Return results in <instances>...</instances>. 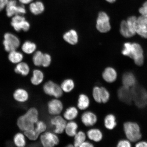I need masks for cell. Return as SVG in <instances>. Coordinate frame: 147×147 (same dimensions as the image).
<instances>
[{"mask_svg":"<svg viewBox=\"0 0 147 147\" xmlns=\"http://www.w3.org/2000/svg\"><path fill=\"white\" fill-rule=\"evenodd\" d=\"M122 53L124 56L133 59L137 65L142 66L144 62V56L142 47L137 43L127 42L124 44Z\"/></svg>","mask_w":147,"mask_h":147,"instance_id":"obj_1","label":"cell"},{"mask_svg":"<svg viewBox=\"0 0 147 147\" xmlns=\"http://www.w3.org/2000/svg\"><path fill=\"white\" fill-rule=\"evenodd\" d=\"M133 100L138 107L143 108L147 106V91L140 86L136 84L131 89Z\"/></svg>","mask_w":147,"mask_h":147,"instance_id":"obj_2","label":"cell"},{"mask_svg":"<svg viewBox=\"0 0 147 147\" xmlns=\"http://www.w3.org/2000/svg\"><path fill=\"white\" fill-rule=\"evenodd\" d=\"M125 134L129 140L135 142L141 138L140 128L139 125L135 123L127 122L124 125Z\"/></svg>","mask_w":147,"mask_h":147,"instance_id":"obj_3","label":"cell"},{"mask_svg":"<svg viewBox=\"0 0 147 147\" xmlns=\"http://www.w3.org/2000/svg\"><path fill=\"white\" fill-rule=\"evenodd\" d=\"M7 16L9 18L16 15H24L26 13V10L24 5H18L16 0H9L5 7Z\"/></svg>","mask_w":147,"mask_h":147,"instance_id":"obj_4","label":"cell"},{"mask_svg":"<svg viewBox=\"0 0 147 147\" xmlns=\"http://www.w3.org/2000/svg\"><path fill=\"white\" fill-rule=\"evenodd\" d=\"M43 89L45 94L55 98H60L63 94V92L60 86L51 80L45 83Z\"/></svg>","mask_w":147,"mask_h":147,"instance_id":"obj_5","label":"cell"},{"mask_svg":"<svg viewBox=\"0 0 147 147\" xmlns=\"http://www.w3.org/2000/svg\"><path fill=\"white\" fill-rule=\"evenodd\" d=\"M40 139L44 147H54L58 146L60 143L59 138L54 132L46 131L40 135Z\"/></svg>","mask_w":147,"mask_h":147,"instance_id":"obj_6","label":"cell"},{"mask_svg":"<svg viewBox=\"0 0 147 147\" xmlns=\"http://www.w3.org/2000/svg\"><path fill=\"white\" fill-rule=\"evenodd\" d=\"M4 49L7 52L16 50L20 47V41L18 37L12 33H5L3 42Z\"/></svg>","mask_w":147,"mask_h":147,"instance_id":"obj_7","label":"cell"},{"mask_svg":"<svg viewBox=\"0 0 147 147\" xmlns=\"http://www.w3.org/2000/svg\"><path fill=\"white\" fill-rule=\"evenodd\" d=\"M11 25L17 32L21 30L27 32L30 28V24L26 20L23 15H16L12 17Z\"/></svg>","mask_w":147,"mask_h":147,"instance_id":"obj_8","label":"cell"},{"mask_svg":"<svg viewBox=\"0 0 147 147\" xmlns=\"http://www.w3.org/2000/svg\"><path fill=\"white\" fill-rule=\"evenodd\" d=\"M109 16L105 12L99 13L96 20V28L101 33L107 32L111 29Z\"/></svg>","mask_w":147,"mask_h":147,"instance_id":"obj_9","label":"cell"},{"mask_svg":"<svg viewBox=\"0 0 147 147\" xmlns=\"http://www.w3.org/2000/svg\"><path fill=\"white\" fill-rule=\"evenodd\" d=\"M67 120L63 117L59 115L55 116L50 120V124L54 127V132L57 134H61L65 131Z\"/></svg>","mask_w":147,"mask_h":147,"instance_id":"obj_10","label":"cell"},{"mask_svg":"<svg viewBox=\"0 0 147 147\" xmlns=\"http://www.w3.org/2000/svg\"><path fill=\"white\" fill-rule=\"evenodd\" d=\"M17 125L19 129L24 132L34 129L36 124L26 113L21 116L17 119Z\"/></svg>","mask_w":147,"mask_h":147,"instance_id":"obj_11","label":"cell"},{"mask_svg":"<svg viewBox=\"0 0 147 147\" xmlns=\"http://www.w3.org/2000/svg\"><path fill=\"white\" fill-rule=\"evenodd\" d=\"M47 109L49 114L54 116L59 115L63 109V103L58 98L52 99L48 103Z\"/></svg>","mask_w":147,"mask_h":147,"instance_id":"obj_12","label":"cell"},{"mask_svg":"<svg viewBox=\"0 0 147 147\" xmlns=\"http://www.w3.org/2000/svg\"><path fill=\"white\" fill-rule=\"evenodd\" d=\"M117 95L119 100L125 103L131 104L133 101L131 89L129 87L123 86L119 88L117 91Z\"/></svg>","mask_w":147,"mask_h":147,"instance_id":"obj_13","label":"cell"},{"mask_svg":"<svg viewBox=\"0 0 147 147\" xmlns=\"http://www.w3.org/2000/svg\"><path fill=\"white\" fill-rule=\"evenodd\" d=\"M135 28L136 33L143 38H147V24L144 16H141L137 18Z\"/></svg>","mask_w":147,"mask_h":147,"instance_id":"obj_14","label":"cell"},{"mask_svg":"<svg viewBox=\"0 0 147 147\" xmlns=\"http://www.w3.org/2000/svg\"><path fill=\"white\" fill-rule=\"evenodd\" d=\"M81 120L84 126L91 127L96 123L98 119L96 115L93 112L87 111L82 114Z\"/></svg>","mask_w":147,"mask_h":147,"instance_id":"obj_15","label":"cell"},{"mask_svg":"<svg viewBox=\"0 0 147 147\" xmlns=\"http://www.w3.org/2000/svg\"><path fill=\"white\" fill-rule=\"evenodd\" d=\"M13 98L16 102L20 103H24L28 100L29 95L28 92L23 88H18L14 91Z\"/></svg>","mask_w":147,"mask_h":147,"instance_id":"obj_16","label":"cell"},{"mask_svg":"<svg viewBox=\"0 0 147 147\" xmlns=\"http://www.w3.org/2000/svg\"><path fill=\"white\" fill-rule=\"evenodd\" d=\"M117 74L115 69L111 67H108L104 70L102 74L103 79L106 82H113L116 80Z\"/></svg>","mask_w":147,"mask_h":147,"instance_id":"obj_17","label":"cell"},{"mask_svg":"<svg viewBox=\"0 0 147 147\" xmlns=\"http://www.w3.org/2000/svg\"><path fill=\"white\" fill-rule=\"evenodd\" d=\"M29 8L31 13L34 15H38L43 13L45 7L42 1H38L30 3L29 5Z\"/></svg>","mask_w":147,"mask_h":147,"instance_id":"obj_18","label":"cell"},{"mask_svg":"<svg viewBox=\"0 0 147 147\" xmlns=\"http://www.w3.org/2000/svg\"><path fill=\"white\" fill-rule=\"evenodd\" d=\"M63 39L67 43L71 45H75L78 41V32L74 29H71L66 32L63 36Z\"/></svg>","mask_w":147,"mask_h":147,"instance_id":"obj_19","label":"cell"},{"mask_svg":"<svg viewBox=\"0 0 147 147\" xmlns=\"http://www.w3.org/2000/svg\"><path fill=\"white\" fill-rule=\"evenodd\" d=\"M87 137L90 140L98 142L102 140L103 134L101 130L98 128H91L87 132Z\"/></svg>","mask_w":147,"mask_h":147,"instance_id":"obj_20","label":"cell"},{"mask_svg":"<svg viewBox=\"0 0 147 147\" xmlns=\"http://www.w3.org/2000/svg\"><path fill=\"white\" fill-rule=\"evenodd\" d=\"M90 104V100L88 95L81 94L79 95L77 107L79 109L84 110L88 109Z\"/></svg>","mask_w":147,"mask_h":147,"instance_id":"obj_21","label":"cell"},{"mask_svg":"<svg viewBox=\"0 0 147 147\" xmlns=\"http://www.w3.org/2000/svg\"><path fill=\"white\" fill-rule=\"evenodd\" d=\"M45 76L40 70L34 69L33 71L32 76L30 79L31 83L34 86H38L43 82Z\"/></svg>","mask_w":147,"mask_h":147,"instance_id":"obj_22","label":"cell"},{"mask_svg":"<svg viewBox=\"0 0 147 147\" xmlns=\"http://www.w3.org/2000/svg\"><path fill=\"white\" fill-rule=\"evenodd\" d=\"M78 115V108L74 106H71L67 108L63 115V117L66 120L71 121L76 119Z\"/></svg>","mask_w":147,"mask_h":147,"instance_id":"obj_23","label":"cell"},{"mask_svg":"<svg viewBox=\"0 0 147 147\" xmlns=\"http://www.w3.org/2000/svg\"><path fill=\"white\" fill-rule=\"evenodd\" d=\"M122 83L123 86L129 88L133 87L136 84V80L133 73L127 72L123 75Z\"/></svg>","mask_w":147,"mask_h":147,"instance_id":"obj_24","label":"cell"},{"mask_svg":"<svg viewBox=\"0 0 147 147\" xmlns=\"http://www.w3.org/2000/svg\"><path fill=\"white\" fill-rule=\"evenodd\" d=\"M78 125L76 122L73 121H69L66 124L64 131L68 136L74 137L78 132Z\"/></svg>","mask_w":147,"mask_h":147,"instance_id":"obj_25","label":"cell"},{"mask_svg":"<svg viewBox=\"0 0 147 147\" xmlns=\"http://www.w3.org/2000/svg\"><path fill=\"white\" fill-rule=\"evenodd\" d=\"M30 71L29 65L24 62H21L17 64L14 69L15 72L24 76H27Z\"/></svg>","mask_w":147,"mask_h":147,"instance_id":"obj_26","label":"cell"},{"mask_svg":"<svg viewBox=\"0 0 147 147\" xmlns=\"http://www.w3.org/2000/svg\"><path fill=\"white\" fill-rule=\"evenodd\" d=\"M26 138L25 134L21 132L16 133L14 136V144L18 147H24L26 145Z\"/></svg>","mask_w":147,"mask_h":147,"instance_id":"obj_27","label":"cell"},{"mask_svg":"<svg viewBox=\"0 0 147 147\" xmlns=\"http://www.w3.org/2000/svg\"><path fill=\"white\" fill-rule=\"evenodd\" d=\"M63 92L69 93L72 91L75 87V84L71 79H67L63 81L60 85Z\"/></svg>","mask_w":147,"mask_h":147,"instance_id":"obj_28","label":"cell"},{"mask_svg":"<svg viewBox=\"0 0 147 147\" xmlns=\"http://www.w3.org/2000/svg\"><path fill=\"white\" fill-rule=\"evenodd\" d=\"M23 55L21 52L16 50L9 52L8 59L11 63L17 64L22 62L23 59Z\"/></svg>","mask_w":147,"mask_h":147,"instance_id":"obj_29","label":"cell"},{"mask_svg":"<svg viewBox=\"0 0 147 147\" xmlns=\"http://www.w3.org/2000/svg\"><path fill=\"white\" fill-rule=\"evenodd\" d=\"M104 125L109 130H112L116 126L117 122L114 115L109 114L106 116L104 120Z\"/></svg>","mask_w":147,"mask_h":147,"instance_id":"obj_30","label":"cell"},{"mask_svg":"<svg viewBox=\"0 0 147 147\" xmlns=\"http://www.w3.org/2000/svg\"><path fill=\"white\" fill-rule=\"evenodd\" d=\"M87 136L84 132L80 131L78 132L74 136L73 145L74 147H80L84 141H86Z\"/></svg>","mask_w":147,"mask_h":147,"instance_id":"obj_31","label":"cell"},{"mask_svg":"<svg viewBox=\"0 0 147 147\" xmlns=\"http://www.w3.org/2000/svg\"><path fill=\"white\" fill-rule=\"evenodd\" d=\"M36 46L35 44L30 41H26L23 44L22 50L27 54H31L35 51Z\"/></svg>","mask_w":147,"mask_h":147,"instance_id":"obj_32","label":"cell"},{"mask_svg":"<svg viewBox=\"0 0 147 147\" xmlns=\"http://www.w3.org/2000/svg\"><path fill=\"white\" fill-rule=\"evenodd\" d=\"M120 32L121 34L125 38H130L134 36L130 31L126 21H123L121 22Z\"/></svg>","mask_w":147,"mask_h":147,"instance_id":"obj_33","label":"cell"},{"mask_svg":"<svg viewBox=\"0 0 147 147\" xmlns=\"http://www.w3.org/2000/svg\"><path fill=\"white\" fill-rule=\"evenodd\" d=\"M44 54L41 51H38L33 55L32 61L34 65L37 67L42 66Z\"/></svg>","mask_w":147,"mask_h":147,"instance_id":"obj_34","label":"cell"},{"mask_svg":"<svg viewBox=\"0 0 147 147\" xmlns=\"http://www.w3.org/2000/svg\"><path fill=\"white\" fill-rule=\"evenodd\" d=\"M24 132L26 137L31 141L36 140L40 136L34 128V129L28 130Z\"/></svg>","mask_w":147,"mask_h":147,"instance_id":"obj_35","label":"cell"},{"mask_svg":"<svg viewBox=\"0 0 147 147\" xmlns=\"http://www.w3.org/2000/svg\"><path fill=\"white\" fill-rule=\"evenodd\" d=\"M92 96L95 102L101 103V87L98 86H95L92 90Z\"/></svg>","mask_w":147,"mask_h":147,"instance_id":"obj_36","label":"cell"},{"mask_svg":"<svg viewBox=\"0 0 147 147\" xmlns=\"http://www.w3.org/2000/svg\"><path fill=\"white\" fill-rule=\"evenodd\" d=\"M35 129L41 135L46 131L47 129V125L45 123L42 121H38L35 125Z\"/></svg>","mask_w":147,"mask_h":147,"instance_id":"obj_37","label":"cell"},{"mask_svg":"<svg viewBox=\"0 0 147 147\" xmlns=\"http://www.w3.org/2000/svg\"><path fill=\"white\" fill-rule=\"evenodd\" d=\"M137 20V18L135 16H132L128 18L127 22L130 31L135 35L136 34L135 30V24Z\"/></svg>","mask_w":147,"mask_h":147,"instance_id":"obj_38","label":"cell"},{"mask_svg":"<svg viewBox=\"0 0 147 147\" xmlns=\"http://www.w3.org/2000/svg\"><path fill=\"white\" fill-rule=\"evenodd\" d=\"M101 87V97L102 103H106L109 101L110 95L109 91L104 87Z\"/></svg>","mask_w":147,"mask_h":147,"instance_id":"obj_39","label":"cell"},{"mask_svg":"<svg viewBox=\"0 0 147 147\" xmlns=\"http://www.w3.org/2000/svg\"><path fill=\"white\" fill-rule=\"evenodd\" d=\"M51 61V58L50 55L48 54H44L42 66L45 67H49L50 65Z\"/></svg>","mask_w":147,"mask_h":147,"instance_id":"obj_40","label":"cell"},{"mask_svg":"<svg viewBox=\"0 0 147 147\" xmlns=\"http://www.w3.org/2000/svg\"><path fill=\"white\" fill-rule=\"evenodd\" d=\"M131 146L129 141L126 140H122L119 141L117 144V147H130Z\"/></svg>","mask_w":147,"mask_h":147,"instance_id":"obj_41","label":"cell"},{"mask_svg":"<svg viewBox=\"0 0 147 147\" xmlns=\"http://www.w3.org/2000/svg\"><path fill=\"white\" fill-rule=\"evenodd\" d=\"M139 12L142 16L147 18V5H143L139 9Z\"/></svg>","mask_w":147,"mask_h":147,"instance_id":"obj_42","label":"cell"},{"mask_svg":"<svg viewBox=\"0 0 147 147\" xmlns=\"http://www.w3.org/2000/svg\"><path fill=\"white\" fill-rule=\"evenodd\" d=\"M8 1V0H0V12L5 8Z\"/></svg>","mask_w":147,"mask_h":147,"instance_id":"obj_43","label":"cell"},{"mask_svg":"<svg viewBox=\"0 0 147 147\" xmlns=\"http://www.w3.org/2000/svg\"><path fill=\"white\" fill-rule=\"evenodd\" d=\"M20 4L23 5H29L34 1V0H18Z\"/></svg>","mask_w":147,"mask_h":147,"instance_id":"obj_44","label":"cell"},{"mask_svg":"<svg viewBox=\"0 0 147 147\" xmlns=\"http://www.w3.org/2000/svg\"><path fill=\"white\" fill-rule=\"evenodd\" d=\"M94 146L92 143L89 141H85L81 145L80 147H93Z\"/></svg>","mask_w":147,"mask_h":147,"instance_id":"obj_45","label":"cell"},{"mask_svg":"<svg viewBox=\"0 0 147 147\" xmlns=\"http://www.w3.org/2000/svg\"><path fill=\"white\" fill-rule=\"evenodd\" d=\"M137 147H147V142L145 141H142L138 142L136 145Z\"/></svg>","mask_w":147,"mask_h":147,"instance_id":"obj_46","label":"cell"},{"mask_svg":"<svg viewBox=\"0 0 147 147\" xmlns=\"http://www.w3.org/2000/svg\"><path fill=\"white\" fill-rule=\"evenodd\" d=\"M106 1L108 3H114L115 1L116 0H106Z\"/></svg>","mask_w":147,"mask_h":147,"instance_id":"obj_47","label":"cell"},{"mask_svg":"<svg viewBox=\"0 0 147 147\" xmlns=\"http://www.w3.org/2000/svg\"><path fill=\"white\" fill-rule=\"evenodd\" d=\"M67 146L68 147H73V146H74L73 145L71 144H69V145H68V146Z\"/></svg>","mask_w":147,"mask_h":147,"instance_id":"obj_48","label":"cell"},{"mask_svg":"<svg viewBox=\"0 0 147 147\" xmlns=\"http://www.w3.org/2000/svg\"><path fill=\"white\" fill-rule=\"evenodd\" d=\"M145 18H146V24H147V18H145Z\"/></svg>","mask_w":147,"mask_h":147,"instance_id":"obj_49","label":"cell"},{"mask_svg":"<svg viewBox=\"0 0 147 147\" xmlns=\"http://www.w3.org/2000/svg\"><path fill=\"white\" fill-rule=\"evenodd\" d=\"M8 1H9V0H8Z\"/></svg>","mask_w":147,"mask_h":147,"instance_id":"obj_50","label":"cell"}]
</instances>
